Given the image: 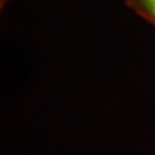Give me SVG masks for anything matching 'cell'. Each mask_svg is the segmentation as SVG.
Instances as JSON below:
<instances>
[{"mask_svg": "<svg viewBox=\"0 0 155 155\" xmlns=\"http://www.w3.org/2000/svg\"><path fill=\"white\" fill-rule=\"evenodd\" d=\"M137 15L155 27V0H123Z\"/></svg>", "mask_w": 155, "mask_h": 155, "instance_id": "obj_1", "label": "cell"}, {"mask_svg": "<svg viewBox=\"0 0 155 155\" xmlns=\"http://www.w3.org/2000/svg\"><path fill=\"white\" fill-rule=\"evenodd\" d=\"M7 1H8V0H0V5H1V8H2V7L6 5V4H7Z\"/></svg>", "mask_w": 155, "mask_h": 155, "instance_id": "obj_2", "label": "cell"}]
</instances>
